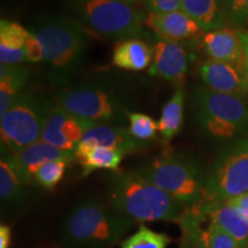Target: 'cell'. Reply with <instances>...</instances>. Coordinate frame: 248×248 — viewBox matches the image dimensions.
Wrapping results in <instances>:
<instances>
[{
    "instance_id": "obj_24",
    "label": "cell",
    "mask_w": 248,
    "mask_h": 248,
    "mask_svg": "<svg viewBox=\"0 0 248 248\" xmlns=\"http://www.w3.org/2000/svg\"><path fill=\"white\" fill-rule=\"evenodd\" d=\"M204 218L198 207H186L177 222L182 229L178 248H208V229L202 228Z\"/></svg>"
},
{
    "instance_id": "obj_3",
    "label": "cell",
    "mask_w": 248,
    "mask_h": 248,
    "mask_svg": "<svg viewBox=\"0 0 248 248\" xmlns=\"http://www.w3.org/2000/svg\"><path fill=\"white\" fill-rule=\"evenodd\" d=\"M54 100L69 113L95 123L124 125L131 113L129 89L115 79H91L67 86Z\"/></svg>"
},
{
    "instance_id": "obj_13",
    "label": "cell",
    "mask_w": 248,
    "mask_h": 248,
    "mask_svg": "<svg viewBox=\"0 0 248 248\" xmlns=\"http://www.w3.org/2000/svg\"><path fill=\"white\" fill-rule=\"evenodd\" d=\"M148 145L150 142H144L136 139L130 133L129 129L124 125L99 123L85 132L84 137L74 152L102 146L119 150L126 155L144 150Z\"/></svg>"
},
{
    "instance_id": "obj_31",
    "label": "cell",
    "mask_w": 248,
    "mask_h": 248,
    "mask_svg": "<svg viewBox=\"0 0 248 248\" xmlns=\"http://www.w3.org/2000/svg\"><path fill=\"white\" fill-rule=\"evenodd\" d=\"M148 13H171L182 11V0H144Z\"/></svg>"
},
{
    "instance_id": "obj_7",
    "label": "cell",
    "mask_w": 248,
    "mask_h": 248,
    "mask_svg": "<svg viewBox=\"0 0 248 248\" xmlns=\"http://www.w3.org/2000/svg\"><path fill=\"white\" fill-rule=\"evenodd\" d=\"M79 20L100 35L113 39L141 38L147 36L144 29V14L132 5L120 0H71Z\"/></svg>"
},
{
    "instance_id": "obj_16",
    "label": "cell",
    "mask_w": 248,
    "mask_h": 248,
    "mask_svg": "<svg viewBox=\"0 0 248 248\" xmlns=\"http://www.w3.org/2000/svg\"><path fill=\"white\" fill-rule=\"evenodd\" d=\"M202 47L209 59L233 64L244 70V47L237 29L224 27L204 32Z\"/></svg>"
},
{
    "instance_id": "obj_36",
    "label": "cell",
    "mask_w": 248,
    "mask_h": 248,
    "mask_svg": "<svg viewBox=\"0 0 248 248\" xmlns=\"http://www.w3.org/2000/svg\"><path fill=\"white\" fill-rule=\"evenodd\" d=\"M234 0H216L217 5H218V7L221 8V11L224 13V15L226 16V14H228L229 9L231 8L232 4H233Z\"/></svg>"
},
{
    "instance_id": "obj_2",
    "label": "cell",
    "mask_w": 248,
    "mask_h": 248,
    "mask_svg": "<svg viewBox=\"0 0 248 248\" xmlns=\"http://www.w3.org/2000/svg\"><path fill=\"white\" fill-rule=\"evenodd\" d=\"M111 207L133 222H178L186 209L137 170H117L108 179Z\"/></svg>"
},
{
    "instance_id": "obj_1",
    "label": "cell",
    "mask_w": 248,
    "mask_h": 248,
    "mask_svg": "<svg viewBox=\"0 0 248 248\" xmlns=\"http://www.w3.org/2000/svg\"><path fill=\"white\" fill-rule=\"evenodd\" d=\"M44 51L46 75L55 85L67 86L82 68L88 37L82 26L66 15H43L29 28Z\"/></svg>"
},
{
    "instance_id": "obj_4",
    "label": "cell",
    "mask_w": 248,
    "mask_h": 248,
    "mask_svg": "<svg viewBox=\"0 0 248 248\" xmlns=\"http://www.w3.org/2000/svg\"><path fill=\"white\" fill-rule=\"evenodd\" d=\"M133 221L95 198L77 202L62 229L67 248H109L131 228Z\"/></svg>"
},
{
    "instance_id": "obj_30",
    "label": "cell",
    "mask_w": 248,
    "mask_h": 248,
    "mask_svg": "<svg viewBox=\"0 0 248 248\" xmlns=\"http://www.w3.org/2000/svg\"><path fill=\"white\" fill-rule=\"evenodd\" d=\"M228 23L232 26L243 28L248 23V0H234L231 8L226 14Z\"/></svg>"
},
{
    "instance_id": "obj_37",
    "label": "cell",
    "mask_w": 248,
    "mask_h": 248,
    "mask_svg": "<svg viewBox=\"0 0 248 248\" xmlns=\"http://www.w3.org/2000/svg\"><path fill=\"white\" fill-rule=\"evenodd\" d=\"M120 1L125 2V4H129V5H135V4H138V2H140L141 0H120Z\"/></svg>"
},
{
    "instance_id": "obj_5",
    "label": "cell",
    "mask_w": 248,
    "mask_h": 248,
    "mask_svg": "<svg viewBox=\"0 0 248 248\" xmlns=\"http://www.w3.org/2000/svg\"><path fill=\"white\" fill-rule=\"evenodd\" d=\"M137 171L185 207H199L206 200V178L190 159L171 153L160 154L140 164Z\"/></svg>"
},
{
    "instance_id": "obj_26",
    "label": "cell",
    "mask_w": 248,
    "mask_h": 248,
    "mask_svg": "<svg viewBox=\"0 0 248 248\" xmlns=\"http://www.w3.org/2000/svg\"><path fill=\"white\" fill-rule=\"evenodd\" d=\"M171 239L166 233L153 231L146 225H140L135 233L121 243V248H167Z\"/></svg>"
},
{
    "instance_id": "obj_9",
    "label": "cell",
    "mask_w": 248,
    "mask_h": 248,
    "mask_svg": "<svg viewBox=\"0 0 248 248\" xmlns=\"http://www.w3.org/2000/svg\"><path fill=\"white\" fill-rule=\"evenodd\" d=\"M248 192V139L221 151L206 178V200L224 202Z\"/></svg>"
},
{
    "instance_id": "obj_17",
    "label": "cell",
    "mask_w": 248,
    "mask_h": 248,
    "mask_svg": "<svg viewBox=\"0 0 248 248\" xmlns=\"http://www.w3.org/2000/svg\"><path fill=\"white\" fill-rule=\"evenodd\" d=\"M145 26L163 39H191L201 32L200 27L183 11L171 13H148L145 17Z\"/></svg>"
},
{
    "instance_id": "obj_29",
    "label": "cell",
    "mask_w": 248,
    "mask_h": 248,
    "mask_svg": "<svg viewBox=\"0 0 248 248\" xmlns=\"http://www.w3.org/2000/svg\"><path fill=\"white\" fill-rule=\"evenodd\" d=\"M208 248H241V246L230 234L210 223L208 226Z\"/></svg>"
},
{
    "instance_id": "obj_21",
    "label": "cell",
    "mask_w": 248,
    "mask_h": 248,
    "mask_svg": "<svg viewBox=\"0 0 248 248\" xmlns=\"http://www.w3.org/2000/svg\"><path fill=\"white\" fill-rule=\"evenodd\" d=\"M30 74L20 64H0V120L29 82Z\"/></svg>"
},
{
    "instance_id": "obj_34",
    "label": "cell",
    "mask_w": 248,
    "mask_h": 248,
    "mask_svg": "<svg viewBox=\"0 0 248 248\" xmlns=\"http://www.w3.org/2000/svg\"><path fill=\"white\" fill-rule=\"evenodd\" d=\"M238 30V35L240 37L241 43H243L244 47V54H245V62H244V71L246 78L248 80V30L244 29V28H239Z\"/></svg>"
},
{
    "instance_id": "obj_35",
    "label": "cell",
    "mask_w": 248,
    "mask_h": 248,
    "mask_svg": "<svg viewBox=\"0 0 248 248\" xmlns=\"http://www.w3.org/2000/svg\"><path fill=\"white\" fill-rule=\"evenodd\" d=\"M12 243V230L7 224L0 225V248H9Z\"/></svg>"
},
{
    "instance_id": "obj_25",
    "label": "cell",
    "mask_w": 248,
    "mask_h": 248,
    "mask_svg": "<svg viewBox=\"0 0 248 248\" xmlns=\"http://www.w3.org/2000/svg\"><path fill=\"white\" fill-rule=\"evenodd\" d=\"M185 92L182 86H177L170 100L164 105L157 122V128L164 140L170 141L181 131L184 120Z\"/></svg>"
},
{
    "instance_id": "obj_8",
    "label": "cell",
    "mask_w": 248,
    "mask_h": 248,
    "mask_svg": "<svg viewBox=\"0 0 248 248\" xmlns=\"http://www.w3.org/2000/svg\"><path fill=\"white\" fill-rule=\"evenodd\" d=\"M195 107L201 128L210 137L226 140L248 133V101L243 97L200 88Z\"/></svg>"
},
{
    "instance_id": "obj_14",
    "label": "cell",
    "mask_w": 248,
    "mask_h": 248,
    "mask_svg": "<svg viewBox=\"0 0 248 248\" xmlns=\"http://www.w3.org/2000/svg\"><path fill=\"white\" fill-rule=\"evenodd\" d=\"M199 74L202 82L212 91L224 94L248 95V80L244 70L226 62L207 59L201 62Z\"/></svg>"
},
{
    "instance_id": "obj_32",
    "label": "cell",
    "mask_w": 248,
    "mask_h": 248,
    "mask_svg": "<svg viewBox=\"0 0 248 248\" xmlns=\"http://www.w3.org/2000/svg\"><path fill=\"white\" fill-rule=\"evenodd\" d=\"M29 31V30H28ZM26 61L30 63H39L44 61V51L39 39L32 32L28 33L26 40Z\"/></svg>"
},
{
    "instance_id": "obj_27",
    "label": "cell",
    "mask_w": 248,
    "mask_h": 248,
    "mask_svg": "<svg viewBox=\"0 0 248 248\" xmlns=\"http://www.w3.org/2000/svg\"><path fill=\"white\" fill-rule=\"evenodd\" d=\"M69 163L70 162L64 160H55L45 163L44 166H42L37 170L35 183L45 190H53L63 178V175Z\"/></svg>"
},
{
    "instance_id": "obj_6",
    "label": "cell",
    "mask_w": 248,
    "mask_h": 248,
    "mask_svg": "<svg viewBox=\"0 0 248 248\" xmlns=\"http://www.w3.org/2000/svg\"><path fill=\"white\" fill-rule=\"evenodd\" d=\"M55 100L35 90H26L18 95L1 120V153L16 154L42 140L43 130Z\"/></svg>"
},
{
    "instance_id": "obj_15",
    "label": "cell",
    "mask_w": 248,
    "mask_h": 248,
    "mask_svg": "<svg viewBox=\"0 0 248 248\" xmlns=\"http://www.w3.org/2000/svg\"><path fill=\"white\" fill-rule=\"evenodd\" d=\"M12 155H13V162L17 173L27 184L30 185L35 183L37 170L45 163L55 160H64L68 162H73L76 160L73 152L60 150L43 140L37 141L18 153Z\"/></svg>"
},
{
    "instance_id": "obj_22",
    "label": "cell",
    "mask_w": 248,
    "mask_h": 248,
    "mask_svg": "<svg viewBox=\"0 0 248 248\" xmlns=\"http://www.w3.org/2000/svg\"><path fill=\"white\" fill-rule=\"evenodd\" d=\"M182 11L204 32L221 29L228 23L216 0H182Z\"/></svg>"
},
{
    "instance_id": "obj_10",
    "label": "cell",
    "mask_w": 248,
    "mask_h": 248,
    "mask_svg": "<svg viewBox=\"0 0 248 248\" xmlns=\"http://www.w3.org/2000/svg\"><path fill=\"white\" fill-rule=\"evenodd\" d=\"M95 124L99 123L71 114L55 102L46 120L42 140L60 150L74 153L85 132Z\"/></svg>"
},
{
    "instance_id": "obj_38",
    "label": "cell",
    "mask_w": 248,
    "mask_h": 248,
    "mask_svg": "<svg viewBox=\"0 0 248 248\" xmlns=\"http://www.w3.org/2000/svg\"><path fill=\"white\" fill-rule=\"evenodd\" d=\"M241 248H248V239H247L246 243H245L243 246H241Z\"/></svg>"
},
{
    "instance_id": "obj_33",
    "label": "cell",
    "mask_w": 248,
    "mask_h": 248,
    "mask_svg": "<svg viewBox=\"0 0 248 248\" xmlns=\"http://www.w3.org/2000/svg\"><path fill=\"white\" fill-rule=\"evenodd\" d=\"M226 202L237 207V208L243 213V215L248 219V192L247 193L239 195V197H235L233 199L226 201Z\"/></svg>"
},
{
    "instance_id": "obj_18",
    "label": "cell",
    "mask_w": 248,
    "mask_h": 248,
    "mask_svg": "<svg viewBox=\"0 0 248 248\" xmlns=\"http://www.w3.org/2000/svg\"><path fill=\"white\" fill-rule=\"evenodd\" d=\"M198 208L204 217H208L210 223L230 234L240 246L246 243L248 239V219L237 207L226 201H204Z\"/></svg>"
},
{
    "instance_id": "obj_23",
    "label": "cell",
    "mask_w": 248,
    "mask_h": 248,
    "mask_svg": "<svg viewBox=\"0 0 248 248\" xmlns=\"http://www.w3.org/2000/svg\"><path fill=\"white\" fill-rule=\"evenodd\" d=\"M76 161L82 167V176H89L95 170H120V164L125 154L119 150L97 146L89 150L74 152Z\"/></svg>"
},
{
    "instance_id": "obj_28",
    "label": "cell",
    "mask_w": 248,
    "mask_h": 248,
    "mask_svg": "<svg viewBox=\"0 0 248 248\" xmlns=\"http://www.w3.org/2000/svg\"><path fill=\"white\" fill-rule=\"evenodd\" d=\"M128 122L130 133L138 140L150 142L156 137V132L159 130L157 122L146 114L131 111L128 116Z\"/></svg>"
},
{
    "instance_id": "obj_12",
    "label": "cell",
    "mask_w": 248,
    "mask_h": 248,
    "mask_svg": "<svg viewBox=\"0 0 248 248\" xmlns=\"http://www.w3.org/2000/svg\"><path fill=\"white\" fill-rule=\"evenodd\" d=\"M153 49L154 58L153 64L150 68V75L181 86L188 67L185 48L178 42L155 36Z\"/></svg>"
},
{
    "instance_id": "obj_11",
    "label": "cell",
    "mask_w": 248,
    "mask_h": 248,
    "mask_svg": "<svg viewBox=\"0 0 248 248\" xmlns=\"http://www.w3.org/2000/svg\"><path fill=\"white\" fill-rule=\"evenodd\" d=\"M36 199L32 185L20 177L13 155L2 154L0 161V200L2 212L17 213L29 208Z\"/></svg>"
},
{
    "instance_id": "obj_20",
    "label": "cell",
    "mask_w": 248,
    "mask_h": 248,
    "mask_svg": "<svg viewBox=\"0 0 248 248\" xmlns=\"http://www.w3.org/2000/svg\"><path fill=\"white\" fill-rule=\"evenodd\" d=\"M29 31L16 22H0V61L4 64H18L26 61V40Z\"/></svg>"
},
{
    "instance_id": "obj_19",
    "label": "cell",
    "mask_w": 248,
    "mask_h": 248,
    "mask_svg": "<svg viewBox=\"0 0 248 248\" xmlns=\"http://www.w3.org/2000/svg\"><path fill=\"white\" fill-rule=\"evenodd\" d=\"M153 58V46L141 38H130L121 40L115 45L111 63L123 70L140 71L150 66Z\"/></svg>"
}]
</instances>
